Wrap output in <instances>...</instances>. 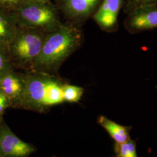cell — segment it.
Masks as SVG:
<instances>
[{
	"mask_svg": "<svg viewBox=\"0 0 157 157\" xmlns=\"http://www.w3.org/2000/svg\"><path fill=\"white\" fill-rule=\"evenodd\" d=\"M0 87L2 93L6 97L10 98L17 97L23 90V86L19 78L12 74L6 75L1 78Z\"/></svg>",
	"mask_w": 157,
	"mask_h": 157,
	"instance_id": "11",
	"label": "cell"
},
{
	"mask_svg": "<svg viewBox=\"0 0 157 157\" xmlns=\"http://www.w3.org/2000/svg\"><path fill=\"white\" fill-rule=\"evenodd\" d=\"M97 122L116 143H122L130 139V132L132 129L131 126L121 125L103 115H100L98 117Z\"/></svg>",
	"mask_w": 157,
	"mask_h": 157,
	"instance_id": "10",
	"label": "cell"
},
{
	"mask_svg": "<svg viewBox=\"0 0 157 157\" xmlns=\"http://www.w3.org/2000/svg\"><path fill=\"white\" fill-rule=\"evenodd\" d=\"M123 6L124 0H102L92 18L102 30L116 32L119 28L118 16Z\"/></svg>",
	"mask_w": 157,
	"mask_h": 157,
	"instance_id": "6",
	"label": "cell"
},
{
	"mask_svg": "<svg viewBox=\"0 0 157 157\" xmlns=\"http://www.w3.org/2000/svg\"><path fill=\"white\" fill-rule=\"evenodd\" d=\"M152 4H157V0H124L122 10L126 15L137 7Z\"/></svg>",
	"mask_w": 157,
	"mask_h": 157,
	"instance_id": "14",
	"label": "cell"
},
{
	"mask_svg": "<svg viewBox=\"0 0 157 157\" xmlns=\"http://www.w3.org/2000/svg\"><path fill=\"white\" fill-rule=\"evenodd\" d=\"M114 151L117 157H137L136 143L130 139L122 143H116Z\"/></svg>",
	"mask_w": 157,
	"mask_h": 157,
	"instance_id": "12",
	"label": "cell"
},
{
	"mask_svg": "<svg viewBox=\"0 0 157 157\" xmlns=\"http://www.w3.org/2000/svg\"><path fill=\"white\" fill-rule=\"evenodd\" d=\"M28 0H0V7L15 11Z\"/></svg>",
	"mask_w": 157,
	"mask_h": 157,
	"instance_id": "15",
	"label": "cell"
},
{
	"mask_svg": "<svg viewBox=\"0 0 157 157\" xmlns=\"http://www.w3.org/2000/svg\"><path fill=\"white\" fill-rule=\"evenodd\" d=\"M62 92L64 101L76 102L81 99L84 89L78 86L66 84L62 86Z\"/></svg>",
	"mask_w": 157,
	"mask_h": 157,
	"instance_id": "13",
	"label": "cell"
},
{
	"mask_svg": "<svg viewBox=\"0 0 157 157\" xmlns=\"http://www.w3.org/2000/svg\"><path fill=\"white\" fill-rule=\"evenodd\" d=\"M124 26L132 34L157 28V4L140 6L126 15Z\"/></svg>",
	"mask_w": 157,
	"mask_h": 157,
	"instance_id": "5",
	"label": "cell"
},
{
	"mask_svg": "<svg viewBox=\"0 0 157 157\" xmlns=\"http://www.w3.org/2000/svg\"><path fill=\"white\" fill-rule=\"evenodd\" d=\"M8 52V48L0 47V73L2 72L6 67L7 62L6 54Z\"/></svg>",
	"mask_w": 157,
	"mask_h": 157,
	"instance_id": "16",
	"label": "cell"
},
{
	"mask_svg": "<svg viewBox=\"0 0 157 157\" xmlns=\"http://www.w3.org/2000/svg\"><path fill=\"white\" fill-rule=\"evenodd\" d=\"M25 97L30 104L50 106L64 101L62 86L56 81L41 77L30 78L26 85Z\"/></svg>",
	"mask_w": 157,
	"mask_h": 157,
	"instance_id": "4",
	"label": "cell"
},
{
	"mask_svg": "<svg viewBox=\"0 0 157 157\" xmlns=\"http://www.w3.org/2000/svg\"><path fill=\"white\" fill-rule=\"evenodd\" d=\"M102 0H61L62 11L67 17L78 22L92 17Z\"/></svg>",
	"mask_w": 157,
	"mask_h": 157,
	"instance_id": "8",
	"label": "cell"
},
{
	"mask_svg": "<svg viewBox=\"0 0 157 157\" xmlns=\"http://www.w3.org/2000/svg\"><path fill=\"white\" fill-rule=\"evenodd\" d=\"M36 29L19 27L8 47L9 52L22 63L34 61L42 48L47 35Z\"/></svg>",
	"mask_w": 157,
	"mask_h": 157,
	"instance_id": "3",
	"label": "cell"
},
{
	"mask_svg": "<svg viewBox=\"0 0 157 157\" xmlns=\"http://www.w3.org/2000/svg\"><path fill=\"white\" fill-rule=\"evenodd\" d=\"M13 11L19 27L50 33L62 25L57 10L50 0H28Z\"/></svg>",
	"mask_w": 157,
	"mask_h": 157,
	"instance_id": "2",
	"label": "cell"
},
{
	"mask_svg": "<svg viewBox=\"0 0 157 157\" xmlns=\"http://www.w3.org/2000/svg\"><path fill=\"white\" fill-rule=\"evenodd\" d=\"M34 150L32 146L19 139L7 127L0 128V156L28 157Z\"/></svg>",
	"mask_w": 157,
	"mask_h": 157,
	"instance_id": "7",
	"label": "cell"
},
{
	"mask_svg": "<svg viewBox=\"0 0 157 157\" xmlns=\"http://www.w3.org/2000/svg\"><path fill=\"white\" fill-rule=\"evenodd\" d=\"M8 104L7 97L2 93H0V114L5 109Z\"/></svg>",
	"mask_w": 157,
	"mask_h": 157,
	"instance_id": "17",
	"label": "cell"
},
{
	"mask_svg": "<svg viewBox=\"0 0 157 157\" xmlns=\"http://www.w3.org/2000/svg\"><path fill=\"white\" fill-rule=\"evenodd\" d=\"M18 28L15 12L0 7V47L8 48Z\"/></svg>",
	"mask_w": 157,
	"mask_h": 157,
	"instance_id": "9",
	"label": "cell"
},
{
	"mask_svg": "<svg viewBox=\"0 0 157 157\" xmlns=\"http://www.w3.org/2000/svg\"><path fill=\"white\" fill-rule=\"evenodd\" d=\"M82 31L75 26L63 25L47 34L39 56L34 60L39 67L53 68L81 45Z\"/></svg>",
	"mask_w": 157,
	"mask_h": 157,
	"instance_id": "1",
	"label": "cell"
}]
</instances>
